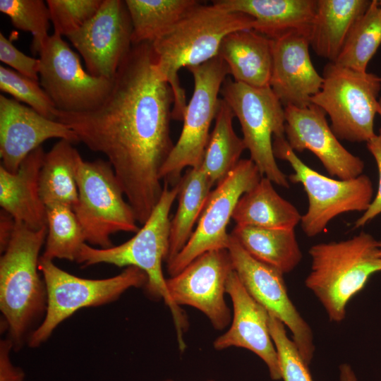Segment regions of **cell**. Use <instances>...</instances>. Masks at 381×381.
Masks as SVG:
<instances>
[{
	"mask_svg": "<svg viewBox=\"0 0 381 381\" xmlns=\"http://www.w3.org/2000/svg\"><path fill=\"white\" fill-rule=\"evenodd\" d=\"M340 381H358L354 371L350 365L343 363L339 366Z\"/></svg>",
	"mask_w": 381,
	"mask_h": 381,
	"instance_id": "obj_41",
	"label": "cell"
},
{
	"mask_svg": "<svg viewBox=\"0 0 381 381\" xmlns=\"http://www.w3.org/2000/svg\"><path fill=\"white\" fill-rule=\"evenodd\" d=\"M38 54L40 85L58 110L88 111L109 95L113 79L94 77L85 71L78 55L62 36L49 35Z\"/></svg>",
	"mask_w": 381,
	"mask_h": 381,
	"instance_id": "obj_13",
	"label": "cell"
},
{
	"mask_svg": "<svg viewBox=\"0 0 381 381\" xmlns=\"http://www.w3.org/2000/svg\"><path fill=\"white\" fill-rule=\"evenodd\" d=\"M47 228L32 230L16 222L0 259V310L13 350L28 342L46 315L47 292L39 274V254Z\"/></svg>",
	"mask_w": 381,
	"mask_h": 381,
	"instance_id": "obj_3",
	"label": "cell"
},
{
	"mask_svg": "<svg viewBox=\"0 0 381 381\" xmlns=\"http://www.w3.org/2000/svg\"><path fill=\"white\" fill-rule=\"evenodd\" d=\"M377 114H378L380 116V117H381V97L379 99Z\"/></svg>",
	"mask_w": 381,
	"mask_h": 381,
	"instance_id": "obj_42",
	"label": "cell"
},
{
	"mask_svg": "<svg viewBox=\"0 0 381 381\" xmlns=\"http://www.w3.org/2000/svg\"><path fill=\"white\" fill-rule=\"evenodd\" d=\"M253 23L254 19L247 14L200 1L151 43L157 70L173 91L172 119L183 121L187 106L185 90L179 82V70L217 56L227 35L253 29Z\"/></svg>",
	"mask_w": 381,
	"mask_h": 381,
	"instance_id": "obj_2",
	"label": "cell"
},
{
	"mask_svg": "<svg viewBox=\"0 0 381 381\" xmlns=\"http://www.w3.org/2000/svg\"><path fill=\"white\" fill-rule=\"evenodd\" d=\"M233 271L227 249L210 250L167 279V289L176 306H189L199 310L214 329L222 330L231 320L224 294Z\"/></svg>",
	"mask_w": 381,
	"mask_h": 381,
	"instance_id": "obj_16",
	"label": "cell"
},
{
	"mask_svg": "<svg viewBox=\"0 0 381 381\" xmlns=\"http://www.w3.org/2000/svg\"><path fill=\"white\" fill-rule=\"evenodd\" d=\"M272 144L275 157L288 162L294 171L289 180L301 183L307 194L308 207L301 220L307 236L322 233L341 214L364 212L368 208L373 199V187L368 176L361 174L347 180L331 179L306 165L291 148L285 135L274 137Z\"/></svg>",
	"mask_w": 381,
	"mask_h": 381,
	"instance_id": "obj_10",
	"label": "cell"
},
{
	"mask_svg": "<svg viewBox=\"0 0 381 381\" xmlns=\"http://www.w3.org/2000/svg\"><path fill=\"white\" fill-rule=\"evenodd\" d=\"M75 179L78 201L73 208L85 241L107 248L111 236L119 231L136 233L140 228L134 212L107 161L77 160Z\"/></svg>",
	"mask_w": 381,
	"mask_h": 381,
	"instance_id": "obj_7",
	"label": "cell"
},
{
	"mask_svg": "<svg viewBox=\"0 0 381 381\" xmlns=\"http://www.w3.org/2000/svg\"><path fill=\"white\" fill-rule=\"evenodd\" d=\"M381 44V9L377 0L369 6L351 28L335 64L366 72L370 60Z\"/></svg>",
	"mask_w": 381,
	"mask_h": 381,
	"instance_id": "obj_31",
	"label": "cell"
},
{
	"mask_svg": "<svg viewBox=\"0 0 381 381\" xmlns=\"http://www.w3.org/2000/svg\"><path fill=\"white\" fill-rule=\"evenodd\" d=\"M308 253L311 268L305 285L321 303L329 320L341 322L348 303L373 274L381 272L379 241L361 231L347 240L313 245Z\"/></svg>",
	"mask_w": 381,
	"mask_h": 381,
	"instance_id": "obj_5",
	"label": "cell"
},
{
	"mask_svg": "<svg viewBox=\"0 0 381 381\" xmlns=\"http://www.w3.org/2000/svg\"><path fill=\"white\" fill-rule=\"evenodd\" d=\"M47 228L42 257L50 260L75 261L86 241L73 209L64 205L47 207Z\"/></svg>",
	"mask_w": 381,
	"mask_h": 381,
	"instance_id": "obj_32",
	"label": "cell"
},
{
	"mask_svg": "<svg viewBox=\"0 0 381 381\" xmlns=\"http://www.w3.org/2000/svg\"><path fill=\"white\" fill-rule=\"evenodd\" d=\"M0 60L18 73L38 81L40 59L26 55L0 32Z\"/></svg>",
	"mask_w": 381,
	"mask_h": 381,
	"instance_id": "obj_37",
	"label": "cell"
},
{
	"mask_svg": "<svg viewBox=\"0 0 381 381\" xmlns=\"http://www.w3.org/2000/svg\"><path fill=\"white\" fill-rule=\"evenodd\" d=\"M16 222L6 212L1 210L0 213V250L4 253L13 234Z\"/></svg>",
	"mask_w": 381,
	"mask_h": 381,
	"instance_id": "obj_40",
	"label": "cell"
},
{
	"mask_svg": "<svg viewBox=\"0 0 381 381\" xmlns=\"http://www.w3.org/2000/svg\"><path fill=\"white\" fill-rule=\"evenodd\" d=\"M226 291L231 299L233 315L229 329L213 342L216 350L229 347L248 349L267 365L270 377L282 379L277 352L269 328V313L246 291L234 270L229 275Z\"/></svg>",
	"mask_w": 381,
	"mask_h": 381,
	"instance_id": "obj_19",
	"label": "cell"
},
{
	"mask_svg": "<svg viewBox=\"0 0 381 381\" xmlns=\"http://www.w3.org/2000/svg\"><path fill=\"white\" fill-rule=\"evenodd\" d=\"M45 152H30L16 173L0 166V205L16 222L32 230L47 226V207L40 193V173Z\"/></svg>",
	"mask_w": 381,
	"mask_h": 381,
	"instance_id": "obj_21",
	"label": "cell"
},
{
	"mask_svg": "<svg viewBox=\"0 0 381 381\" xmlns=\"http://www.w3.org/2000/svg\"><path fill=\"white\" fill-rule=\"evenodd\" d=\"M227 250L246 291L289 329L299 353L310 365L315 352L313 332L291 301L284 274L251 257L231 236Z\"/></svg>",
	"mask_w": 381,
	"mask_h": 381,
	"instance_id": "obj_14",
	"label": "cell"
},
{
	"mask_svg": "<svg viewBox=\"0 0 381 381\" xmlns=\"http://www.w3.org/2000/svg\"><path fill=\"white\" fill-rule=\"evenodd\" d=\"M132 32L125 1L103 0L94 17L66 37L91 75L113 79L132 48Z\"/></svg>",
	"mask_w": 381,
	"mask_h": 381,
	"instance_id": "obj_15",
	"label": "cell"
},
{
	"mask_svg": "<svg viewBox=\"0 0 381 381\" xmlns=\"http://www.w3.org/2000/svg\"><path fill=\"white\" fill-rule=\"evenodd\" d=\"M378 4H379V6H380V9H381V0H380V1H378Z\"/></svg>",
	"mask_w": 381,
	"mask_h": 381,
	"instance_id": "obj_44",
	"label": "cell"
},
{
	"mask_svg": "<svg viewBox=\"0 0 381 381\" xmlns=\"http://www.w3.org/2000/svg\"><path fill=\"white\" fill-rule=\"evenodd\" d=\"M218 56L234 80L252 87H269L272 69V41L253 29L240 30L222 40Z\"/></svg>",
	"mask_w": 381,
	"mask_h": 381,
	"instance_id": "obj_23",
	"label": "cell"
},
{
	"mask_svg": "<svg viewBox=\"0 0 381 381\" xmlns=\"http://www.w3.org/2000/svg\"><path fill=\"white\" fill-rule=\"evenodd\" d=\"M322 76V85L311 104L329 116L331 129L338 139L367 143L375 135L380 77L332 62L325 65Z\"/></svg>",
	"mask_w": 381,
	"mask_h": 381,
	"instance_id": "obj_8",
	"label": "cell"
},
{
	"mask_svg": "<svg viewBox=\"0 0 381 381\" xmlns=\"http://www.w3.org/2000/svg\"><path fill=\"white\" fill-rule=\"evenodd\" d=\"M165 381H173V380H165ZM209 381H214V380H209Z\"/></svg>",
	"mask_w": 381,
	"mask_h": 381,
	"instance_id": "obj_45",
	"label": "cell"
},
{
	"mask_svg": "<svg viewBox=\"0 0 381 381\" xmlns=\"http://www.w3.org/2000/svg\"><path fill=\"white\" fill-rule=\"evenodd\" d=\"M173 91L159 75L151 43L134 44L97 108L58 111L79 142L102 153L112 167L136 220L143 224L163 191L160 171L174 147Z\"/></svg>",
	"mask_w": 381,
	"mask_h": 381,
	"instance_id": "obj_1",
	"label": "cell"
},
{
	"mask_svg": "<svg viewBox=\"0 0 381 381\" xmlns=\"http://www.w3.org/2000/svg\"><path fill=\"white\" fill-rule=\"evenodd\" d=\"M39 270L47 287V308L44 320L28 340L32 348L45 342L59 324L80 308L115 301L131 288L145 287L148 280L145 272L135 267H128L109 278H80L42 256Z\"/></svg>",
	"mask_w": 381,
	"mask_h": 381,
	"instance_id": "obj_6",
	"label": "cell"
},
{
	"mask_svg": "<svg viewBox=\"0 0 381 381\" xmlns=\"http://www.w3.org/2000/svg\"><path fill=\"white\" fill-rule=\"evenodd\" d=\"M79 142L66 124L41 115L14 99L0 95V155L1 166L16 173L22 162L47 140Z\"/></svg>",
	"mask_w": 381,
	"mask_h": 381,
	"instance_id": "obj_18",
	"label": "cell"
},
{
	"mask_svg": "<svg viewBox=\"0 0 381 381\" xmlns=\"http://www.w3.org/2000/svg\"><path fill=\"white\" fill-rule=\"evenodd\" d=\"M366 143L367 147L373 156L377 167L379 184L377 194L373 198L368 208L355 222L354 228L364 226L381 214V128L378 134H375Z\"/></svg>",
	"mask_w": 381,
	"mask_h": 381,
	"instance_id": "obj_38",
	"label": "cell"
},
{
	"mask_svg": "<svg viewBox=\"0 0 381 381\" xmlns=\"http://www.w3.org/2000/svg\"><path fill=\"white\" fill-rule=\"evenodd\" d=\"M168 184L164 182L159 202L134 236L119 246L107 248H96L85 243L75 262L84 267L106 263L119 267H135L145 272L148 279L145 291L151 298L162 299L169 307L179 349L183 351V334L188 327L187 317L171 298L162 271V262H166L169 248L170 210L179 191V182L171 188Z\"/></svg>",
	"mask_w": 381,
	"mask_h": 381,
	"instance_id": "obj_4",
	"label": "cell"
},
{
	"mask_svg": "<svg viewBox=\"0 0 381 381\" xmlns=\"http://www.w3.org/2000/svg\"><path fill=\"white\" fill-rule=\"evenodd\" d=\"M73 143L60 140L45 153L40 173V193L46 207L64 205L73 210L78 201L75 179L80 155Z\"/></svg>",
	"mask_w": 381,
	"mask_h": 381,
	"instance_id": "obj_27",
	"label": "cell"
},
{
	"mask_svg": "<svg viewBox=\"0 0 381 381\" xmlns=\"http://www.w3.org/2000/svg\"><path fill=\"white\" fill-rule=\"evenodd\" d=\"M285 138L295 152L311 151L332 176L347 180L359 176L364 162L339 141L326 120L325 112L315 104L284 107Z\"/></svg>",
	"mask_w": 381,
	"mask_h": 381,
	"instance_id": "obj_17",
	"label": "cell"
},
{
	"mask_svg": "<svg viewBox=\"0 0 381 381\" xmlns=\"http://www.w3.org/2000/svg\"><path fill=\"white\" fill-rule=\"evenodd\" d=\"M0 90L18 102L27 104L44 117L56 121L59 110L38 81L1 66Z\"/></svg>",
	"mask_w": 381,
	"mask_h": 381,
	"instance_id": "obj_34",
	"label": "cell"
},
{
	"mask_svg": "<svg viewBox=\"0 0 381 381\" xmlns=\"http://www.w3.org/2000/svg\"><path fill=\"white\" fill-rule=\"evenodd\" d=\"M380 79H381V76H380Z\"/></svg>",
	"mask_w": 381,
	"mask_h": 381,
	"instance_id": "obj_46",
	"label": "cell"
},
{
	"mask_svg": "<svg viewBox=\"0 0 381 381\" xmlns=\"http://www.w3.org/2000/svg\"><path fill=\"white\" fill-rule=\"evenodd\" d=\"M262 177L254 162L244 159L216 185L188 243L167 263L170 277L177 274L206 252L228 249L231 235L226 229L235 207L242 195L254 187Z\"/></svg>",
	"mask_w": 381,
	"mask_h": 381,
	"instance_id": "obj_12",
	"label": "cell"
},
{
	"mask_svg": "<svg viewBox=\"0 0 381 381\" xmlns=\"http://www.w3.org/2000/svg\"><path fill=\"white\" fill-rule=\"evenodd\" d=\"M220 93L238 119L250 159L262 176L289 188L288 179L276 162L272 144V138L285 135L284 107L271 87H252L226 77Z\"/></svg>",
	"mask_w": 381,
	"mask_h": 381,
	"instance_id": "obj_9",
	"label": "cell"
},
{
	"mask_svg": "<svg viewBox=\"0 0 381 381\" xmlns=\"http://www.w3.org/2000/svg\"><path fill=\"white\" fill-rule=\"evenodd\" d=\"M230 234L251 257L283 274L294 270L302 259L294 230L236 225Z\"/></svg>",
	"mask_w": 381,
	"mask_h": 381,
	"instance_id": "obj_26",
	"label": "cell"
},
{
	"mask_svg": "<svg viewBox=\"0 0 381 381\" xmlns=\"http://www.w3.org/2000/svg\"><path fill=\"white\" fill-rule=\"evenodd\" d=\"M133 28V45L152 43L186 13L196 0H125Z\"/></svg>",
	"mask_w": 381,
	"mask_h": 381,
	"instance_id": "obj_30",
	"label": "cell"
},
{
	"mask_svg": "<svg viewBox=\"0 0 381 381\" xmlns=\"http://www.w3.org/2000/svg\"><path fill=\"white\" fill-rule=\"evenodd\" d=\"M194 80L193 92L187 104L181 135L160 171L166 183L179 181L186 168H199L210 138V128L219 107L218 95L229 74L219 56L198 66L187 68Z\"/></svg>",
	"mask_w": 381,
	"mask_h": 381,
	"instance_id": "obj_11",
	"label": "cell"
},
{
	"mask_svg": "<svg viewBox=\"0 0 381 381\" xmlns=\"http://www.w3.org/2000/svg\"><path fill=\"white\" fill-rule=\"evenodd\" d=\"M13 349L12 341L8 339L0 341V381H23L24 372L14 366L11 361L10 353Z\"/></svg>",
	"mask_w": 381,
	"mask_h": 381,
	"instance_id": "obj_39",
	"label": "cell"
},
{
	"mask_svg": "<svg viewBox=\"0 0 381 381\" xmlns=\"http://www.w3.org/2000/svg\"><path fill=\"white\" fill-rule=\"evenodd\" d=\"M0 11L6 15L16 28L32 35V49L39 52L49 38L51 18L42 0H0Z\"/></svg>",
	"mask_w": 381,
	"mask_h": 381,
	"instance_id": "obj_33",
	"label": "cell"
},
{
	"mask_svg": "<svg viewBox=\"0 0 381 381\" xmlns=\"http://www.w3.org/2000/svg\"><path fill=\"white\" fill-rule=\"evenodd\" d=\"M179 182V204L171 220L167 263L188 243L214 186L200 167L188 168Z\"/></svg>",
	"mask_w": 381,
	"mask_h": 381,
	"instance_id": "obj_28",
	"label": "cell"
},
{
	"mask_svg": "<svg viewBox=\"0 0 381 381\" xmlns=\"http://www.w3.org/2000/svg\"><path fill=\"white\" fill-rule=\"evenodd\" d=\"M103 0H47L54 33L67 37L81 28L99 9Z\"/></svg>",
	"mask_w": 381,
	"mask_h": 381,
	"instance_id": "obj_36",
	"label": "cell"
},
{
	"mask_svg": "<svg viewBox=\"0 0 381 381\" xmlns=\"http://www.w3.org/2000/svg\"><path fill=\"white\" fill-rule=\"evenodd\" d=\"M301 217L295 206L280 196L265 176L242 195L232 214L236 225L281 230H294Z\"/></svg>",
	"mask_w": 381,
	"mask_h": 381,
	"instance_id": "obj_25",
	"label": "cell"
},
{
	"mask_svg": "<svg viewBox=\"0 0 381 381\" xmlns=\"http://www.w3.org/2000/svg\"><path fill=\"white\" fill-rule=\"evenodd\" d=\"M234 117L230 107L220 99L214 128L200 167L213 186L222 181L235 168L246 149L243 138L234 130Z\"/></svg>",
	"mask_w": 381,
	"mask_h": 381,
	"instance_id": "obj_29",
	"label": "cell"
},
{
	"mask_svg": "<svg viewBox=\"0 0 381 381\" xmlns=\"http://www.w3.org/2000/svg\"><path fill=\"white\" fill-rule=\"evenodd\" d=\"M272 41L270 87L284 107H306L320 90L323 78L309 54L308 37L290 34Z\"/></svg>",
	"mask_w": 381,
	"mask_h": 381,
	"instance_id": "obj_20",
	"label": "cell"
},
{
	"mask_svg": "<svg viewBox=\"0 0 381 381\" xmlns=\"http://www.w3.org/2000/svg\"><path fill=\"white\" fill-rule=\"evenodd\" d=\"M270 332L274 344L284 381H313L308 365L305 362L294 341L289 338L286 327L270 314Z\"/></svg>",
	"mask_w": 381,
	"mask_h": 381,
	"instance_id": "obj_35",
	"label": "cell"
},
{
	"mask_svg": "<svg viewBox=\"0 0 381 381\" xmlns=\"http://www.w3.org/2000/svg\"><path fill=\"white\" fill-rule=\"evenodd\" d=\"M368 0H317L309 43L317 55L334 63L356 22L369 6Z\"/></svg>",
	"mask_w": 381,
	"mask_h": 381,
	"instance_id": "obj_24",
	"label": "cell"
},
{
	"mask_svg": "<svg viewBox=\"0 0 381 381\" xmlns=\"http://www.w3.org/2000/svg\"><path fill=\"white\" fill-rule=\"evenodd\" d=\"M379 250H380V255L381 258V241H379Z\"/></svg>",
	"mask_w": 381,
	"mask_h": 381,
	"instance_id": "obj_43",
	"label": "cell"
},
{
	"mask_svg": "<svg viewBox=\"0 0 381 381\" xmlns=\"http://www.w3.org/2000/svg\"><path fill=\"white\" fill-rule=\"evenodd\" d=\"M213 4L254 19L253 30L275 40L290 34L309 37L317 0H216Z\"/></svg>",
	"mask_w": 381,
	"mask_h": 381,
	"instance_id": "obj_22",
	"label": "cell"
}]
</instances>
